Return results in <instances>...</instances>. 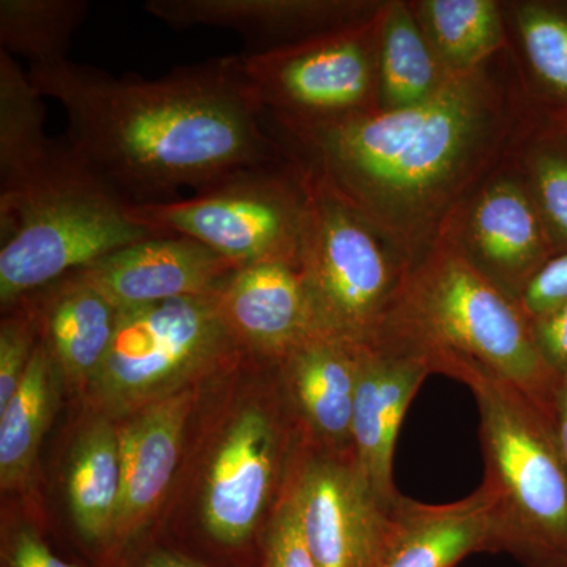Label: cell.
I'll return each mask as SVG.
<instances>
[{"mask_svg": "<svg viewBox=\"0 0 567 567\" xmlns=\"http://www.w3.org/2000/svg\"><path fill=\"white\" fill-rule=\"evenodd\" d=\"M513 47L427 102L331 121H271L284 158L417 262L539 118Z\"/></svg>", "mask_w": 567, "mask_h": 567, "instance_id": "1", "label": "cell"}, {"mask_svg": "<svg viewBox=\"0 0 567 567\" xmlns=\"http://www.w3.org/2000/svg\"><path fill=\"white\" fill-rule=\"evenodd\" d=\"M28 71L43 99L61 103L70 151L128 205L169 203L282 159L240 55L155 80L70 59Z\"/></svg>", "mask_w": 567, "mask_h": 567, "instance_id": "2", "label": "cell"}, {"mask_svg": "<svg viewBox=\"0 0 567 567\" xmlns=\"http://www.w3.org/2000/svg\"><path fill=\"white\" fill-rule=\"evenodd\" d=\"M371 346L415 357L431 374L451 379L484 369L558 420L563 377L537 349L532 320L446 234L406 268Z\"/></svg>", "mask_w": 567, "mask_h": 567, "instance_id": "3", "label": "cell"}, {"mask_svg": "<svg viewBox=\"0 0 567 567\" xmlns=\"http://www.w3.org/2000/svg\"><path fill=\"white\" fill-rule=\"evenodd\" d=\"M454 379L480 409L492 551L525 567H567V457L558 420L481 368Z\"/></svg>", "mask_w": 567, "mask_h": 567, "instance_id": "4", "label": "cell"}, {"mask_svg": "<svg viewBox=\"0 0 567 567\" xmlns=\"http://www.w3.org/2000/svg\"><path fill=\"white\" fill-rule=\"evenodd\" d=\"M152 235L69 145L55 142L37 169L0 192V303L10 308Z\"/></svg>", "mask_w": 567, "mask_h": 567, "instance_id": "5", "label": "cell"}, {"mask_svg": "<svg viewBox=\"0 0 567 567\" xmlns=\"http://www.w3.org/2000/svg\"><path fill=\"white\" fill-rule=\"evenodd\" d=\"M293 169L305 192L298 270L316 334L371 346L409 267L349 205Z\"/></svg>", "mask_w": 567, "mask_h": 567, "instance_id": "6", "label": "cell"}, {"mask_svg": "<svg viewBox=\"0 0 567 567\" xmlns=\"http://www.w3.org/2000/svg\"><path fill=\"white\" fill-rule=\"evenodd\" d=\"M303 210V186L284 155L169 203L128 205L134 221L152 233L193 238L238 268L267 260L298 264Z\"/></svg>", "mask_w": 567, "mask_h": 567, "instance_id": "7", "label": "cell"}, {"mask_svg": "<svg viewBox=\"0 0 567 567\" xmlns=\"http://www.w3.org/2000/svg\"><path fill=\"white\" fill-rule=\"evenodd\" d=\"M238 349L215 295L125 309L89 393L107 417L132 415Z\"/></svg>", "mask_w": 567, "mask_h": 567, "instance_id": "8", "label": "cell"}, {"mask_svg": "<svg viewBox=\"0 0 567 567\" xmlns=\"http://www.w3.org/2000/svg\"><path fill=\"white\" fill-rule=\"evenodd\" d=\"M379 9L278 50L238 54L267 117L317 122L380 110Z\"/></svg>", "mask_w": 567, "mask_h": 567, "instance_id": "9", "label": "cell"}, {"mask_svg": "<svg viewBox=\"0 0 567 567\" xmlns=\"http://www.w3.org/2000/svg\"><path fill=\"white\" fill-rule=\"evenodd\" d=\"M290 494L317 566H377L402 495H380L352 454L320 450L298 461Z\"/></svg>", "mask_w": 567, "mask_h": 567, "instance_id": "10", "label": "cell"}, {"mask_svg": "<svg viewBox=\"0 0 567 567\" xmlns=\"http://www.w3.org/2000/svg\"><path fill=\"white\" fill-rule=\"evenodd\" d=\"M442 233L516 301L557 254L514 152L458 205Z\"/></svg>", "mask_w": 567, "mask_h": 567, "instance_id": "11", "label": "cell"}, {"mask_svg": "<svg viewBox=\"0 0 567 567\" xmlns=\"http://www.w3.org/2000/svg\"><path fill=\"white\" fill-rule=\"evenodd\" d=\"M281 466L278 421L259 405L245 409L213 456L203 495L204 527L213 539L238 546L259 525Z\"/></svg>", "mask_w": 567, "mask_h": 567, "instance_id": "12", "label": "cell"}, {"mask_svg": "<svg viewBox=\"0 0 567 567\" xmlns=\"http://www.w3.org/2000/svg\"><path fill=\"white\" fill-rule=\"evenodd\" d=\"M237 268L193 238L155 234L78 271L118 311H125L181 298L210 297Z\"/></svg>", "mask_w": 567, "mask_h": 567, "instance_id": "13", "label": "cell"}, {"mask_svg": "<svg viewBox=\"0 0 567 567\" xmlns=\"http://www.w3.org/2000/svg\"><path fill=\"white\" fill-rule=\"evenodd\" d=\"M382 2L358 0H147L142 9L169 28H216L244 37L245 54L278 50L363 20Z\"/></svg>", "mask_w": 567, "mask_h": 567, "instance_id": "14", "label": "cell"}, {"mask_svg": "<svg viewBox=\"0 0 567 567\" xmlns=\"http://www.w3.org/2000/svg\"><path fill=\"white\" fill-rule=\"evenodd\" d=\"M215 298L235 342L274 363L316 334L298 264L245 265L224 279Z\"/></svg>", "mask_w": 567, "mask_h": 567, "instance_id": "15", "label": "cell"}, {"mask_svg": "<svg viewBox=\"0 0 567 567\" xmlns=\"http://www.w3.org/2000/svg\"><path fill=\"white\" fill-rule=\"evenodd\" d=\"M431 375L423 361L380 346H365L354 393L352 457L380 495L398 498L393 456L399 429L417 390Z\"/></svg>", "mask_w": 567, "mask_h": 567, "instance_id": "16", "label": "cell"}, {"mask_svg": "<svg viewBox=\"0 0 567 567\" xmlns=\"http://www.w3.org/2000/svg\"><path fill=\"white\" fill-rule=\"evenodd\" d=\"M364 347L312 334L276 363L315 450L352 454L354 393Z\"/></svg>", "mask_w": 567, "mask_h": 567, "instance_id": "17", "label": "cell"}, {"mask_svg": "<svg viewBox=\"0 0 567 567\" xmlns=\"http://www.w3.org/2000/svg\"><path fill=\"white\" fill-rule=\"evenodd\" d=\"M193 394L181 390L137 410L118 427L122 502L115 539L134 535L155 513L177 468Z\"/></svg>", "mask_w": 567, "mask_h": 567, "instance_id": "18", "label": "cell"}, {"mask_svg": "<svg viewBox=\"0 0 567 567\" xmlns=\"http://www.w3.org/2000/svg\"><path fill=\"white\" fill-rule=\"evenodd\" d=\"M476 551H492L491 502L483 487L447 505L402 495L375 567H454Z\"/></svg>", "mask_w": 567, "mask_h": 567, "instance_id": "19", "label": "cell"}, {"mask_svg": "<svg viewBox=\"0 0 567 567\" xmlns=\"http://www.w3.org/2000/svg\"><path fill=\"white\" fill-rule=\"evenodd\" d=\"M35 293L40 301L31 309L39 341L50 349L63 379L73 385L91 386L110 352L118 309L80 271L63 276Z\"/></svg>", "mask_w": 567, "mask_h": 567, "instance_id": "20", "label": "cell"}, {"mask_svg": "<svg viewBox=\"0 0 567 567\" xmlns=\"http://www.w3.org/2000/svg\"><path fill=\"white\" fill-rule=\"evenodd\" d=\"M505 13L533 106L567 132V2H505Z\"/></svg>", "mask_w": 567, "mask_h": 567, "instance_id": "21", "label": "cell"}, {"mask_svg": "<svg viewBox=\"0 0 567 567\" xmlns=\"http://www.w3.org/2000/svg\"><path fill=\"white\" fill-rule=\"evenodd\" d=\"M66 498L82 539L95 544L114 537L122 502V457L118 429L110 417H96L71 447Z\"/></svg>", "mask_w": 567, "mask_h": 567, "instance_id": "22", "label": "cell"}, {"mask_svg": "<svg viewBox=\"0 0 567 567\" xmlns=\"http://www.w3.org/2000/svg\"><path fill=\"white\" fill-rule=\"evenodd\" d=\"M454 76L429 43L410 2H382L379 9L380 110H406L427 102Z\"/></svg>", "mask_w": 567, "mask_h": 567, "instance_id": "23", "label": "cell"}, {"mask_svg": "<svg viewBox=\"0 0 567 567\" xmlns=\"http://www.w3.org/2000/svg\"><path fill=\"white\" fill-rule=\"evenodd\" d=\"M63 374L43 342H37L28 372L0 410V486L18 488L31 476L41 440L58 412Z\"/></svg>", "mask_w": 567, "mask_h": 567, "instance_id": "24", "label": "cell"}, {"mask_svg": "<svg viewBox=\"0 0 567 567\" xmlns=\"http://www.w3.org/2000/svg\"><path fill=\"white\" fill-rule=\"evenodd\" d=\"M410 9L453 74L468 73L511 47L505 2L416 0Z\"/></svg>", "mask_w": 567, "mask_h": 567, "instance_id": "25", "label": "cell"}, {"mask_svg": "<svg viewBox=\"0 0 567 567\" xmlns=\"http://www.w3.org/2000/svg\"><path fill=\"white\" fill-rule=\"evenodd\" d=\"M43 95L29 71L0 50V192L28 177L55 142L44 133Z\"/></svg>", "mask_w": 567, "mask_h": 567, "instance_id": "26", "label": "cell"}, {"mask_svg": "<svg viewBox=\"0 0 567 567\" xmlns=\"http://www.w3.org/2000/svg\"><path fill=\"white\" fill-rule=\"evenodd\" d=\"M89 9L85 0H0V50L29 66L66 61Z\"/></svg>", "mask_w": 567, "mask_h": 567, "instance_id": "27", "label": "cell"}, {"mask_svg": "<svg viewBox=\"0 0 567 567\" xmlns=\"http://www.w3.org/2000/svg\"><path fill=\"white\" fill-rule=\"evenodd\" d=\"M514 158L527 182L555 252L567 251V132L539 117Z\"/></svg>", "mask_w": 567, "mask_h": 567, "instance_id": "28", "label": "cell"}, {"mask_svg": "<svg viewBox=\"0 0 567 567\" xmlns=\"http://www.w3.org/2000/svg\"><path fill=\"white\" fill-rule=\"evenodd\" d=\"M39 342L31 306L3 319L0 324V410L20 388Z\"/></svg>", "mask_w": 567, "mask_h": 567, "instance_id": "29", "label": "cell"}, {"mask_svg": "<svg viewBox=\"0 0 567 567\" xmlns=\"http://www.w3.org/2000/svg\"><path fill=\"white\" fill-rule=\"evenodd\" d=\"M265 567H319L306 543L290 486L276 507L265 537Z\"/></svg>", "mask_w": 567, "mask_h": 567, "instance_id": "30", "label": "cell"}, {"mask_svg": "<svg viewBox=\"0 0 567 567\" xmlns=\"http://www.w3.org/2000/svg\"><path fill=\"white\" fill-rule=\"evenodd\" d=\"M567 303V251L555 254L525 286L518 298L522 311L532 322Z\"/></svg>", "mask_w": 567, "mask_h": 567, "instance_id": "31", "label": "cell"}, {"mask_svg": "<svg viewBox=\"0 0 567 567\" xmlns=\"http://www.w3.org/2000/svg\"><path fill=\"white\" fill-rule=\"evenodd\" d=\"M533 324L537 349L559 377L567 375V303Z\"/></svg>", "mask_w": 567, "mask_h": 567, "instance_id": "32", "label": "cell"}, {"mask_svg": "<svg viewBox=\"0 0 567 567\" xmlns=\"http://www.w3.org/2000/svg\"><path fill=\"white\" fill-rule=\"evenodd\" d=\"M10 567H78L63 561L31 528L18 529L10 547Z\"/></svg>", "mask_w": 567, "mask_h": 567, "instance_id": "33", "label": "cell"}, {"mask_svg": "<svg viewBox=\"0 0 567 567\" xmlns=\"http://www.w3.org/2000/svg\"><path fill=\"white\" fill-rule=\"evenodd\" d=\"M558 429L567 457V375L563 379L561 390L558 394Z\"/></svg>", "mask_w": 567, "mask_h": 567, "instance_id": "34", "label": "cell"}, {"mask_svg": "<svg viewBox=\"0 0 567 567\" xmlns=\"http://www.w3.org/2000/svg\"><path fill=\"white\" fill-rule=\"evenodd\" d=\"M145 567H204L189 559L175 557V555H156Z\"/></svg>", "mask_w": 567, "mask_h": 567, "instance_id": "35", "label": "cell"}]
</instances>
